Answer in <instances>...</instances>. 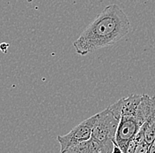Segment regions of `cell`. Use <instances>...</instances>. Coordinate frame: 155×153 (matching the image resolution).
<instances>
[{"label": "cell", "mask_w": 155, "mask_h": 153, "mask_svg": "<svg viewBox=\"0 0 155 153\" xmlns=\"http://www.w3.org/2000/svg\"><path fill=\"white\" fill-rule=\"evenodd\" d=\"M130 28L127 14L117 5L112 4L106 6L84 29L74 41L73 46L78 55L86 56L115 44L130 33Z\"/></svg>", "instance_id": "cell-1"}, {"label": "cell", "mask_w": 155, "mask_h": 153, "mask_svg": "<svg viewBox=\"0 0 155 153\" xmlns=\"http://www.w3.org/2000/svg\"><path fill=\"white\" fill-rule=\"evenodd\" d=\"M119 121L120 119H118L108 107L96 114L91 138L101 146L105 153L113 152Z\"/></svg>", "instance_id": "cell-2"}, {"label": "cell", "mask_w": 155, "mask_h": 153, "mask_svg": "<svg viewBox=\"0 0 155 153\" xmlns=\"http://www.w3.org/2000/svg\"><path fill=\"white\" fill-rule=\"evenodd\" d=\"M95 120L96 114L83 120L81 123L73 127L68 134L58 135L57 139L60 144V152L66 151L73 145L90 140L92 137V130Z\"/></svg>", "instance_id": "cell-3"}, {"label": "cell", "mask_w": 155, "mask_h": 153, "mask_svg": "<svg viewBox=\"0 0 155 153\" xmlns=\"http://www.w3.org/2000/svg\"><path fill=\"white\" fill-rule=\"evenodd\" d=\"M142 125L135 116L121 117L116 129L115 143L123 152H125L129 143L135 138Z\"/></svg>", "instance_id": "cell-4"}, {"label": "cell", "mask_w": 155, "mask_h": 153, "mask_svg": "<svg viewBox=\"0 0 155 153\" xmlns=\"http://www.w3.org/2000/svg\"><path fill=\"white\" fill-rule=\"evenodd\" d=\"M141 100L142 95H130L119 99L115 104L108 106V108L118 119L124 116H135Z\"/></svg>", "instance_id": "cell-5"}, {"label": "cell", "mask_w": 155, "mask_h": 153, "mask_svg": "<svg viewBox=\"0 0 155 153\" xmlns=\"http://www.w3.org/2000/svg\"><path fill=\"white\" fill-rule=\"evenodd\" d=\"M138 132L143 134L145 144L150 146L155 139V113L145 120Z\"/></svg>", "instance_id": "cell-6"}, {"label": "cell", "mask_w": 155, "mask_h": 153, "mask_svg": "<svg viewBox=\"0 0 155 153\" xmlns=\"http://www.w3.org/2000/svg\"><path fill=\"white\" fill-rule=\"evenodd\" d=\"M148 151H149V145L145 144V142H141V143H137L135 153H148Z\"/></svg>", "instance_id": "cell-7"}, {"label": "cell", "mask_w": 155, "mask_h": 153, "mask_svg": "<svg viewBox=\"0 0 155 153\" xmlns=\"http://www.w3.org/2000/svg\"><path fill=\"white\" fill-rule=\"evenodd\" d=\"M137 145V142L136 138L132 139V140L129 143V144H128L127 149H126L125 152L124 153H135Z\"/></svg>", "instance_id": "cell-8"}, {"label": "cell", "mask_w": 155, "mask_h": 153, "mask_svg": "<svg viewBox=\"0 0 155 153\" xmlns=\"http://www.w3.org/2000/svg\"><path fill=\"white\" fill-rule=\"evenodd\" d=\"M148 153H155V139L153 140V142L150 144L149 146V151Z\"/></svg>", "instance_id": "cell-9"}, {"label": "cell", "mask_w": 155, "mask_h": 153, "mask_svg": "<svg viewBox=\"0 0 155 153\" xmlns=\"http://www.w3.org/2000/svg\"><path fill=\"white\" fill-rule=\"evenodd\" d=\"M112 153H124L123 151L117 146V144L116 143H114V149H113V152Z\"/></svg>", "instance_id": "cell-10"}, {"label": "cell", "mask_w": 155, "mask_h": 153, "mask_svg": "<svg viewBox=\"0 0 155 153\" xmlns=\"http://www.w3.org/2000/svg\"><path fill=\"white\" fill-rule=\"evenodd\" d=\"M28 2H32V1H34V0H28Z\"/></svg>", "instance_id": "cell-11"}]
</instances>
